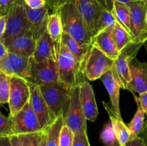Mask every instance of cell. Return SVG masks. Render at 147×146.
I'll use <instances>...</instances> for the list:
<instances>
[{
  "label": "cell",
  "mask_w": 147,
  "mask_h": 146,
  "mask_svg": "<svg viewBox=\"0 0 147 146\" xmlns=\"http://www.w3.org/2000/svg\"><path fill=\"white\" fill-rule=\"evenodd\" d=\"M53 1L73 4L86 21L93 38L95 37L98 20L103 10L95 0H47V2Z\"/></svg>",
  "instance_id": "4fadbf2b"
},
{
  "label": "cell",
  "mask_w": 147,
  "mask_h": 146,
  "mask_svg": "<svg viewBox=\"0 0 147 146\" xmlns=\"http://www.w3.org/2000/svg\"><path fill=\"white\" fill-rule=\"evenodd\" d=\"M60 81L71 87L79 85L84 80L83 64L62 44L57 57Z\"/></svg>",
  "instance_id": "3957f363"
},
{
  "label": "cell",
  "mask_w": 147,
  "mask_h": 146,
  "mask_svg": "<svg viewBox=\"0 0 147 146\" xmlns=\"http://www.w3.org/2000/svg\"><path fill=\"white\" fill-rule=\"evenodd\" d=\"M64 123L63 113H60L51 125L45 129L46 146H59V137Z\"/></svg>",
  "instance_id": "d4e9b609"
},
{
  "label": "cell",
  "mask_w": 147,
  "mask_h": 146,
  "mask_svg": "<svg viewBox=\"0 0 147 146\" xmlns=\"http://www.w3.org/2000/svg\"><path fill=\"white\" fill-rule=\"evenodd\" d=\"M144 138V140H145V142H146V146H147V137H143Z\"/></svg>",
  "instance_id": "681fc988"
},
{
  "label": "cell",
  "mask_w": 147,
  "mask_h": 146,
  "mask_svg": "<svg viewBox=\"0 0 147 146\" xmlns=\"http://www.w3.org/2000/svg\"><path fill=\"white\" fill-rule=\"evenodd\" d=\"M113 34L117 50L119 52H121L129 44L135 42L133 36L128 32L126 29L123 28V26L117 21H116L113 27Z\"/></svg>",
  "instance_id": "83f0119b"
},
{
  "label": "cell",
  "mask_w": 147,
  "mask_h": 146,
  "mask_svg": "<svg viewBox=\"0 0 147 146\" xmlns=\"http://www.w3.org/2000/svg\"><path fill=\"white\" fill-rule=\"evenodd\" d=\"M100 79L104 84L105 87L106 88L109 96H110L112 109H113L115 115L118 118L122 120L120 105H119V93H120V89L121 87L115 80L111 70L106 72L105 74L101 76Z\"/></svg>",
  "instance_id": "44dd1931"
},
{
  "label": "cell",
  "mask_w": 147,
  "mask_h": 146,
  "mask_svg": "<svg viewBox=\"0 0 147 146\" xmlns=\"http://www.w3.org/2000/svg\"><path fill=\"white\" fill-rule=\"evenodd\" d=\"M0 71L9 76H17L28 79L31 76L30 58L9 52L0 61Z\"/></svg>",
  "instance_id": "9a60e30c"
},
{
  "label": "cell",
  "mask_w": 147,
  "mask_h": 146,
  "mask_svg": "<svg viewBox=\"0 0 147 146\" xmlns=\"http://www.w3.org/2000/svg\"><path fill=\"white\" fill-rule=\"evenodd\" d=\"M114 61L96 46L91 45L83 64L84 76L90 81L100 79L103 74L111 70Z\"/></svg>",
  "instance_id": "277c9868"
},
{
  "label": "cell",
  "mask_w": 147,
  "mask_h": 146,
  "mask_svg": "<svg viewBox=\"0 0 147 146\" xmlns=\"http://www.w3.org/2000/svg\"><path fill=\"white\" fill-rule=\"evenodd\" d=\"M62 40H63V43L67 47V50L70 52V53L82 64H83L86 55L90 50L91 45H85V44H80L70 34L65 31L63 32Z\"/></svg>",
  "instance_id": "cb8c5ba5"
},
{
  "label": "cell",
  "mask_w": 147,
  "mask_h": 146,
  "mask_svg": "<svg viewBox=\"0 0 147 146\" xmlns=\"http://www.w3.org/2000/svg\"><path fill=\"white\" fill-rule=\"evenodd\" d=\"M40 91L50 110L56 117L60 113L66 115L70 106L73 87L62 82L48 85L40 86Z\"/></svg>",
  "instance_id": "7a4b0ae2"
},
{
  "label": "cell",
  "mask_w": 147,
  "mask_h": 146,
  "mask_svg": "<svg viewBox=\"0 0 147 146\" xmlns=\"http://www.w3.org/2000/svg\"><path fill=\"white\" fill-rule=\"evenodd\" d=\"M30 100V89L28 80L17 76H10V91L9 98L10 117H14Z\"/></svg>",
  "instance_id": "ba28073f"
},
{
  "label": "cell",
  "mask_w": 147,
  "mask_h": 146,
  "mask_svg": "<svg viewBox=\"0 0 147 146\" xmlns=\"http://www.w3.org/2000/svg\"><path fill=\"white\" fill-rule=\"evenodd\" d=\"M131 12V31L136 42L144 43L147 40V1L136 0L128 4Z\"/></svg>",
  "instance_id": "9c48e42d"
},
{
  "label": "cell",
  "mask_w": 147,
  "mask_h": 146,
  "mask_svg": "<svg viewBox=\"0 0 147 146\" xmlns=\"http://www.w3.org/2000/svg\"><path fill=\"white\" fill-rule=\"evenodd\" d=\"M13 135V122L10 116L4 115L0 112V138Z\"/></svg>",
  "instance_id": "d6a6232c"
},
{
  "label": "cell",
  "mask_w": 147,
  "mask_h": 146,
  "mask_svg": "<svg viewBox=\"0 0 147 146\" xmlns=\"http://www.w3.org/2000/svg\"><path fill=\"white\" fill-rule=\"evenodd\" d=\"M100 139L106 146H118L119 145L111 123L105 125L100 133Z\"/></svg>",
  "instance_id": "4dcf8cb0"
},
{
  "label": "cell",
  "mask_w": 147,
  "mask_h": 146,
  "mask_svg": "<svg viewBox=\"0 0 147 146\" xmlns=\"http://www.w3.org/2000/svg\"><path fill=\"white\" fill-rule=\"evenodd\" d=\"M40 146H46V137H45V133H44V135H43L41 143H40Z\"/></svg>",
  "instance_id": "7dc6e473"
},
{
  "label": "cell",
  "mask_w": 147,
  "mask_h": 146,
  "mask_svg": "<svg viewBox=\"0 0 147 146\" xmlns=\"http://www.w3.org/2000/svg\"><path fill=\"white\" fill-rule=\"evenodd\" d=\"M11 118L13 122V135L29 134L43 130L33 110L30 100Z\"/></svg>",
  "instance_id": "30bf717a"
},
{
  "label": "cell",
  "mask_w": 147,
  "mask_h": 146,
  "mask_svg": "<svg viewBox=\"0 0 147 146\" xmlns=\"http://www.w3.org/2000/svg\"><path fill=\"white\" fill-rule=\"evenodd\" d=\"M75 133L67 126L63 125L59 137V146H73Z\"/></svg>",
  "instance_id": "836d02e7"
},
{
  "label": "cell",
  "mask_w": 147,
  "mask_h": 146,
  "mask_svg": "<svg viewBox=\"0 0 147 146\" xmlns=\"http://www.w3.org/2000/svg\"><path fill=\"white\" fill-rule=\"evenodd\" d=\"M27 7V18L30 23V29L33 38L37 41L47 29L49 18V7L47 6L41 9H34Z\"/></svg>",
  "instance_id": "e0dca14e"
},
{
  "label": "cell",
  "mask_w": 147,
  "mask_h": 146,
  "mask_svg": "<svg viewBox=\"0 0 147 146\" xmlns=\"http://www.w3.org/2000/svg\"><path fill=\"white\" fill-rule=\"evenodd\" d=\"M103 9L113 12V2L112 0H95Z\"/></svg>",
  "instance_id": "74e56055"
},
{
  "label": "cell",
  "mask_w": 147,
  "mask_h": 146,
  "mask_svg": "<svg viewBox=\"0 0 147 146\" xmlns=\"http://www.w3.org/2000/svg\"><path fill=\"white\" fill-rule=\"evenodd\" d=\"M9 52L30 58L34 54L36 40L31 29L26 30L2 41Z\"/></svg>",
  "instance_id": "5bb4252c"
},
{
  "label": "cell",
  "mask_w": 147,
  "mask_h": 146,
  "mask_svg": "<svg viewBox=\"0 0 147 146\" xmlns=\"http://www.w3.org/2000/svg\"><path fill=\"white\" fill-rule=\"evenodd\" d=\"M138 99H139L141 106L143 108L145 115H146L147 117V91L139 94V97H138Z\"/></svg>",
  "instance_id": "60d3db41"
},
{
  "label": "cell",
  "mask_w": 147,
  "mask_h": 146,
  "mask_svg": "<svg viewBox=\"0 0 147 146\" xmlns=\"http://www.w3.org/2000/svg\"><path fill=\"white\" fill-rule=\"evenodd\" d=\"M45 130L37 133L17 135L21 140L23 146H40Z\"/></svg>",
  "instance_id": "1f68e13d"
},
{
  "label": "cell",
  "mask_w": 147,
  "mask_h": 146,
  "mask_svg": "<svg viewBox=\"0 0 147 146\" xmlns=\"http://www.w3.org/2000/svg\"><path fill=\"white\" fill-rule=\"evenodd\" d=\"M146 24H147V10H146Z\"/></svg>",
  "instance_id": "f907efd6"
},
{
  "label": "cell",
  "mask_w": 147,
  "mask_h": 146,
  "mask_svg": "<svg viewBox=\"0 0 147 146\" xmlns=\"http://www.w3.org/2000/svg\"><path fill=\"white\" fill-rule=\"evenodd\" d=\"M9 54V52L7 50V47H5L3 42L0 40V61L4 60Z\"/></svg>",
  "instance_id": "b9f144b4"
},
{
  "label": "cell",
  "mask_w": 147,
  "mask_h": 146,
  "mask_svg": "<svg viewBox=\"0 0 147 146\" xmlns=\"http://www.w3.org/2000/svg\"><path fill=\"white\" fill-rule=\"evenodd\" d=\"M134 98L138 107L134 117H133L131 123L128 125L129 132H130V140L135 138V137L139 136L140 134H142L145 125L144 111L141 106L139 99L136 97V96H134Z\"/></svg>",
  "instance_id": "484cf974"
},
{
  "label": "cell",
  "mask_w": 147,
  "mask_h": 146,
  "mask_svg": "<svg viewBox=\"0 0 147 146\" xmlns=\"http://www.w3.org/2000/svg\"><path fill=\"white\" fill-rule=\"evenodd\" d=\"M86 121L87 120L85 117L80 99V87L77 85L73 89L70 106L67 114L64 117V123L75 133L80 130L87 131Z\"/></svg>",
  "instance_id": "8fae6325"
},
{
  "label": "cell",
  "mask_w": 147,
  "mask_h": 146,
  "mask_svg": "<svg viewBox=\"0 0 147 146\" xmlns=\"http://www.w3.org/2000/svg\"><path fill=\"white\" fill-rule=\"evenodd\" d=\"M17 0H0V15L7 14Z\"/></svg>",
  "instance_id": "8d00e7d4"
},
{
  "label": "cell",
  "mask_w": 147,
  "mask_h": 146,
  "mask_svg": "<svg viewBox=\"0 0 147 146\" xmlns=\"http://www.w3.org/2000/svg\"><path fill=\"white\" fill-rule=\"evenodd\" d=\"M0 146H12L10 137H3L0 138Z\"/></svg>",
  "instance_id": "ee69618b"
},
{
  "label": "cell",
  "mask_w": 147,
  "mask_h": 146,
  "mask_svg": "<svg viewBox=\"0 0 147 146\" xmlns=\"http://www.w3.org/2000/svg\"><path fill=\"white\" fill-rule=\"evenodd\" d=\"M32 58L36 62L47 60H53L57 62L54 45L47 31L36 41L35 49Z\"/></svg>",
  "instance_id": "ffe728a7"
},
{
  "label": "cell",
  "mask_w": 147,
  "mask_h": 146,
  "mask_svg": "<svg viewBox=\"0 0 147 146\" xmlns=\"http://www.w3.org/2000/svg\"><path fill=\"white\" fill-rule=\"evenodd\" d=\"M47 32L53 41L57 58L60 54V49L63 44V26L61 19L59 14L56 12H53L49 15L48 24H47Z\"/></svg>",
  "instance_id": "7402d4cb"
},
{
  "label": "cell",
  "mask_w": 147,
  "mask_h": 146,
  "mask_svg": "<svg viewBox=\"0 0 147 146\" xmlns=\"http://www.w3.org/2000/svg\"><path fill=\"white\" fill-rule=\"evenodd\" d=\"M47 5L53 12L59 14L63 31L70 34L80 44L92 45L93 36L83 17L73 4L53 1L47 2Z\"/></svg>",
  "instance_id": "6da1fadb"
},
{
  "label": "cell",
  "mask_w": 147,
  "mask_h": 146,
  "mask_svg": "<svg viewBox=\"0 0 147 146\" xmlns=\"http://www.w3.org/2000/svg\"><path fill=\"white\" fill-rule=\"evenodd\" d=\"M142 137H146L147 136V120L145 123L144 125V130L142 133Z\"/></svg>",
  "instance_id": "f6af8a7d"
},
{
  "label": "cell",
  "mask_w": 147,
  "mask_h": 146,
  "mask_svg": "<svg viewBox=\"0 0 147 146\" xmlns=\"http://www.w3.org/2000/svg\"><path fill=\"white\" fill-rule=\"evenodd\" d=\"M116 19L113 16V13L106 9L102 10L98 20L96 29V35L103 30L106 29L108 27H113L116 23Z\"/></svg>",
  "instance_id": "f1b7e54d"
},
{
  "label": "cell",
  "mask_w": 147,
  "mask_h": 146,
  "mask_svg": "<svg viewBox=\"0 0 147 146\" xmlns=\"http://www.w3.org/2000/svg\"><path fill=\"white\" fill-rule=\"evenodd\" d=\"M146 137H147V136H146Z\"/></svg>",
  "instance_id": "f5cc1de1"
},
{
  "label": "cell",
  "mask_w": 147,
  "mask_h": 146,
  "mask_svg": "<svg viewBox=\"0 0 147 146\" xmlns=\"http://www.w3.org/2000/svg\"><path fill=\"white\" fill-rule=\"evenodd\" d=\"M126 146H146L144 138L142 136H138L135 138L129 140Z\"/></svg>",
  "instance_id": "f35d334b"
},
{
  "label": "cell",
  "mask_w": 147,
  "mask_h": 146,
  "mask_svg": "<svg viewBox=\"0 0 147 146\" xmlns=\"http://www.w3.org/2000/svg\"><path fill=\"white\" fill-rule=\"evenodd\" d=\"M144 46V47H145V50H146V54H147V40L146 42H145L144 43V44H143Z\"/></svg>",
  "instance_id": "c3c4849f"
},
{
  "label": "cell",
  "mask_w": 147,
  "mask_h": 146,
  "mask_svg": "<svg viewBox=\"0 0 147 146\" xmlns=\"http://www.w3.org/2000/svg\"><path fill=\"white\" fill-rule=\"evenodd\" d=\"M144 1H147V0H144Z\"/></svg>",
  "instance_id": "816d5d0a"
},
{
  "label": "cell",
  "mask_w": 147,
  "mask_h": 146,
  "mask_svg": "<svg viewBox=\"0 0 147 146\" xmlns=\"http://www.w3.org/2000/svg\"><path fill=\"white\" fill-rule=\"evenodd\" d=\"M7 15L6 30L1 42L31 28L27 18V7L24 0H17L7 12Z\"/></svg>",
  "instance_id": "52a82bcc"
},
{
  "label": "cell",
  "mask_w": 147,
  "mask_h": 146,
  "mask_svg": "<svg viewBox=\"0 0 147 146\" xmlns=\"http://www.w3.org/2000/svg\"><path fill=\"white\" fill-rule=\"evenodd\" d=\"M73 146H90L87 135V131L80 130L75 133Z\"/></svg>",
  "instance_id": "e575fe53"
},
{
  "label": "cell",
  "mask_w": 147,
  "mask_h": 146,
  "mask_svg": "<svg viewBox=\"0 0 147 146\" xmlns=\"http://www.w3.org/2000/svg\"><path fill=\"white\" fill-rule=\"evenodd\" d=\"M30 60L31 76L28 81L39 86L48 85L60 82L59 67L57 61L47 60L36 62L32 57Z\"/></svg>",
  "instance_id": "8992f818"
},
{
  "label": "cell",
  "mask_w": 147,
  "mask_h": 146,
  "mask_svg": "<svg viewBox=\"0 0 147 146\" xmlns=\"http://www.w3.org/2000/svg\"><path fill=\"white\" fill-rule=\"evenodd\" d=\"M80 99L86 120L95 122L98 115V110L92 86L86 80L80 84Z\"/></svg>",
  "instance_id": "ac0fdd59"
},
{
  "label": "cell",
  "mask_w": 147,
  "mask_h": 146,
  "mask_svg": "<svg viewBox=\"0 0 147 146\" xmlns=\"http://www.w3.org/2000/svg\"><path fill=\"white\" fill-rule=\"evenodd\" d=\"M113 27H108L96 34L93 38L92 45L96 46L106 55L115 60L119 57L120 52L118 51L113 37Z\"/></svg>",
  "instance_id": "d6986e66"
},
{
  "label": "cell",
  "mask_w": 147,
  "mask_h": 146,
  "mask_svg": "<svg viewBox=\"0 0 147 146\" xmlns=\"http://www.w3.org/2000/svg\"><path fill=\"white\" fill-rule=\"evenodd\" d=\"M103 104L104 106L105 110L109 114L111 123L113 125V130L116 133L118 141H119V146H126L129 140H130V132H129V127L123 123V120H120L116 117L113 109L111 108L110 106L107 103L103 102Z\"/></svg>",
  "instance_id": "603a6c76"
},
{
  "label": "cell",
  "mask_w": 147,
  "mask_h": 146,
  "mask_svg": "<svg viewBox=\"0 0 147 146\" xmlns=\"http://www.w3.org/2000/svg\"><path fill=\"white\" fill-rule=\"evenodd\" d=\"M143 44L136 42L131 43L121 52L119 57L115 60L114 64L111 69L112 73L121 88L126 90L128 84L131 80L129 64L136 57Z\"/></svg>",
  "instance_id": "5b68a950"
},
{
  "label": "cell",
  "mask_w": 147,
  "mask_h": 146,
  "mask_svg": "<svg viewBox=\"0 0 147 146\" xmlns=\"http://www.w3.org/2000/svg\"><path fill=\"white\" fill-rule=\"evenodd\" d=\"M113 1H118V2H121L123 3V4H128L129 3H130L131 1H136V0H112Z\"/></svg>",
  "instance_id": "bcb514c9"
},
{
  "label": "cell",
  "mask_w": 147,
  "mask_h": 146,
  "mask_svg": "<svg viewBox=\"0 0 147 146\" xmlns=\"http://www.w3.org/2000/svg\"><path fill=\"white\" fill-rule=\"evenodd\" d=\"M24 2L30 8L37 9L47 6V0H24Z\"/></svg>",
  "instance_id": "d590c367"
},
{
  "label": "cell",
  "mask_w": 147,
  "mask_h": 146,
  "mask_svg": "<svg viewBox=\"0 0 147 146\" xmlns=\"http://www.w3.org/2000/svg\"><path fill=\"white\" fill-rule=\"evenodd\" d=\"M10 139L12 146H23L21 140L17 135H12L10 136Z\"/></svg>",
  "instance_id": "7bdbcfd3"
},
{
  "label": "cell",
  "mask_w": 147,
  "mask_h": 146,
  "mask_svg": "<svg viewBox=\"0 0 147 146\" xmlns=\"http://www.w3.org/2000/svg\"><path fill=\"white\" fill-rule=\"evenodd\" d=\"M30 89V102L33 110L35 113L42 130L51 125L56 119V116L53 113L46 103L40 86L28 81Z\"/></svg>",
  "instance_id": "7c38bea8"
},
{
  "label": "cell",
  "mask_w": 147,
  "mask_h": 146,
  "mask_svg": "<svg viewBox=\"0 0 147 146\" xmlns=\"http://www.w3.org/2000/svg\"><path fill=\"white\" fill-rule=\"evenodd\" d=\"M10 91V76L0 71V104L9 102Z\"/></svg>",
  "instance_id": "f546056e"
},
{
  "label": "cell",
  "mask_w": 147,
  "mask_h": 146,
  "mask_svg": "<svg viewBox=\"0 0 147 146\" xmlns=\"http://www.w3.org/2000/svg\"><path fill=\"white\" fill-rule=\"evenodd\" d=\"M112 13L116 21H119L123 26V28L126 29V31L132 35L131 31V12L128 4L113 1V9Z\"/></svg>",
  "instance_id": "4316f807"
},
{
  "label": "cell",
  "mask_w": 147,
  "mask_h": 146,
  "mask_svg": "<svg viewBox=\"0 0 147 146\" xmlns=\"http://www.w3.org/2000/svg\"><path fill=\"white\" fill-rule=\"evenodd\" d=\"M131 80L126 90L139 94L147 91V63L142 62L135 57L129 64Z\"/></svg>",
  "instance_id": "2e32d148"
},
{
  "label": "cell",
  "mask_w": 147,
  "mask_h": 146,
  "mask_svg": "<svg viewBox=\"0 0 147 146\" xmlns=\"http://www.w3.org/2000/svg\"><path fill=\"white\" fill-rule=\"evenodd\" d=\"M7 14L0 15V40L1 41L3 36L6 30V24H7Z\"/></svg>",
  "instance_id": "ab89813d"
}]
</instances>
